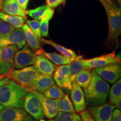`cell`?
<instances>
[{
    "label": "cell",
    "instance_id": "obj_1",
    "mask_svg": "<svg viewBox=\"0 0 121 121\" xmlns=\"http://www.w3.org/2000/svg\"><path fill=\"white\" fill-rule=\"evenodd\" d=\"M105 9L108 21V35L106 44L115 45L118 43L121 32V10L113 0H98Z\"/></svg>",
    "mask_w": 121,
    "mask_h": 121
},
{
    "label": "cell",
    "instance_id": "obj_2",
    "mask_svg": "<svg viewBox=\"0 0 121 121\" xmlns=\"http://www.w3.org/2000/svg\"><path fill=\"white\" fill-rule=\"evenodd\" d=\"M110 86L94 71H92V79L89 85L84 89L87 103L92 107L104 104L108 98Z\"/></svg>",
    "mask_w": 121,
    "mask_h": 121
},
{
    "label": "cell",
    "instance_id": "obj_3",
    "mask_svg": "<svg viewBox=\"0 0 121 121\" xmlns=\"http://www.w3.org/2000/svg\"><path fill=\"white\" fill-rule=\"evenodd\" d=\"M26 91L20 85L10 80L0 87V104L4 107L22 108Z\"/></svg>",
    "mask_w": 121,
    "mask_h": 121
},
{
    "label": "cell",
    "instance_id": "obj_4",
    "mask_svg": "<svg viewBox=\"0 0 121 121\" xmlns=\"http://www.w3.org/2000/svg\"><path fill=\"white\" fill-rule=\"evenodd\" d=\"M40 73L37 71L34 66H27L20 69H12L5 76L13 80L26 91L31 90L35 80Z\"/></svg>",
    "mask_w": 121,
    "mask_h": 121
},
{
    "label": "cell",
    "instance_id": "obj_5",
    "mask_svg": "<svg viewBox=\"0 0 121 121\" xmlns=\"http://www.w3.org/2000/svg\"><path fill=\"white\" fill-rule=\"evenodd\" d=\"M23 107L25 111L35 120H40L45 117L40 100L35 95L29 91H26L24 100Z\"/></svg>",
    "mask_w": 121,
    "mask_h": 121
},
{
    "label": "cell",
    "instance_id": "obj_6",
    "mask_svg": "<svg viewBox=\"0 0 121 121\" xmlns=\"http://www.w3.org/2000/svg\"><path fill=\"white\" fill-rule=\"evenodd\" d=\"M103 79L110 84H114L121 75L120 63H112L93 69Z\"/></svg>",
    "mask_w": 121,
    "mask_h": 121
},
{
    "label": "cell",
    "instance_id": "obj_7",
    "mask_svg": "<svg viewBox=\"0 0 121 121\" xmlns=\"http://www.w3.org/2000/svg\"><path fill=\"white\" fill-rule=\"evenodd\" d=\"M0 121H33V119L25 109L6 107L0 112Z\"/></svg>",
    "mask_w": 121,
    "mask_h": 121
},
{
    "label": "cell",
    "instance_id": "obj_8",
    "mask_svg": "<svg viewBox=\"0 0 121 121\" xmlns=\"http://www.w3.org/2000/svg\"><path fill=\"white\" fill-rule=\"evenodd\" d=\"M35 54L28 45L25 44L22 49L17 51L14 57L13 68L20 69L34 64Z\"/></svg>",
    "mask_w": 121,
    "mask_h": 121
},
{
    "label": "cell",
    "instance_id": "obj_9",
    "mask_svg": "<svg viewBox=\"0 0 121 121\" xmlns=\"http://www.w3.org/2000/svg\"><path fill=\"white\" fill-rule=\"evenodd\" d=\"M28 91L35 95L40 100L45 117L49 119H53L56 117L59 112L58 102L60 100L49 99L37 91L29 90Z\"/></svg>",
    "mask_w": 121,
    "mask_h": 121
},
{
    "label": "cell",
    "instance_id": "obj_10",
    "mask_svg": "<svg viewBox=\"0 0 121 121\" xmlns=\"http://www.w3.org/2000/svg\"><path fill=\"white\" fill-rule=\"evenodd\" d=\"M83 63L85 67L90 69L112 63H121V60L115 55V52H113L91 59H83Z\"/></svg>",
    "mask_w": 121,
    "mask_h": 121
},
{
    "label": "cell",
    "instance_id": "obj_11",
    "mask_svg": "<svg viewBox=\"0 0 121 121\" xmlns=\"http://www.w3.org/2000/svg\"><path fill=\"white\" fill-rule=\"evenodd\" d=\"M116 106L109 104L90 107L88 111L95 121H112V113Z\"/></svg>",
    "mask_w": 121,
    "mask_h": 121
},
{
    "label": "cell",
    "instance_id": "obj_12",
    "mask_svg": "<svg viewBox=\"0 0 121 121\" xmlns=\"http://www.w3.org/2000/svg\"><path fill=\"white\" fill-rule=\"evenodd\" d=\"M69 65H60L56 67L53 73V80L60 88L71 90L72 84L69 79Z\"/></svg>",
    "mask_w": 121,
    "mask_h": 121
},
{
    "label": "cell",
    "instance_id": "obj_13",
    "mask_svg": "<svg viewBox=\"0 0 121 121\" xmlns=\"http://www.w3.org/2000/svg\"><path fill=\"white\" fill-rule=\"evenodd\" d=\"M15 44L21 49L26 44L25 33L22 28H15L11 33L2 38H0V47Z\"/></svg>",
    "mask_w": 121,
    "mask_h": 121
},
{
    "label": "cell",
    "instance_id": "obj_14",
    "mask_svg": "<svg viewBox=\"0 0 121 121\" xmlns=\"http://www.w3.org/2000/svg\"><path fill=\"white\" fill-rule=\"evenodd\" d=\"M33 65L38 73L47 76H52L57 67L56 65L42 54L35 55Z\"/></svg>",
    "mask_w": 121,
    "mask_h": 121
},
{
    "label": "cell",
    "instance_id": "obj_15",
    "mask_svg": "<svg viewBox=\"0 0 121 121\" xmlns=\"http://www.w3.org/2000/svg\"><path fill=\"white\" fill-rule=\"evenodd\" d=\"M71 96L72 102L75 107V110L78 113H79L86 108L85 96L81 86L74 82L72 84L71 89Z\"/></svg>",
    "mask_w": 121,
    "mask_h": 121
},
{
    "label": "cell",
    "instance_id": "obj_16",
    "mask_svg": "<svg viewBox=\"0 0 121 121\" xmlns=\"http://www.w3.org/2000/svg\"><path fill=\"white\" fill-rule=\"evenodd\" d=\"M54 84L55 82L51 76L40 74L35 80L31 90H35L40 93H43Z\"/></svg>",
    "mask_w": 121,
    "mask_h": 121
},
{
    "label": "cell",
    "instance_id": "obj_17",
    "mask_svg": "<svg viewBox=\"0 0 121 121\" xmlns=\"http://www.w3.org/2000/svg\"><path fill=\"white\" fill-rule=\"evenodd\" d=\"M2 9L6 14L26 17V11L21 9L16 0H4Z\"/></svg>",
    "mask_w": 121,
    "mask_h": 121
},
{
    "label": "cell",
    "instance_id": "obj_18",
    "mask_svg": "<svg viewBox=\"0 0 121 121\" xmlns=\"http://www.w3.org/2000/svg\"><path fill=\"white\" fill-rule=\"evenodd\" d=\"M35 54H42L47 57L48 60H51L52 62L56 65H69L71 62V60L68 57L62 55L61 54H58L57 53H48L45 52L42 48H39L37 51H35Z\"/></svg>",
    "mask_w": 121,
    "mask_h": 121
},
{
    "label": "cell",
    "instance_id": "obj_19",
    "mask_svg": "<svg viewBox=\"0 0 121 121\" xmlns=\"http://www.w3.org/2000/svg\"><path fill=\"white\" fill-rule=\"evenodd\" d=\"M18 49L17 45L15 44L0 47V59L3 61L13 65L14 57Z\"/></svg>",
    "mask_w": 121,
    "mask_h": 121
},
{
    "label": "cell",
    "instance_id": "obj_20",
    "mask_svg": "<svg viewBox=\"0 0 121 121\" xmlns=\"http://www.w3.org/2000/svg\"><path fill=\"white\" fill-rule=\"evenodd\" d=\"M69 79L72 84L75 82L76 75L84 69H87L83 63V58L81 56H77L75 60L69 63Z\"/></svg>",
    "mask_w": 121,
    "mask_h": 121
},
{
    "label": "cell",
    "instance_id": "obj_21",
    "mask_svg": "<svg viewBox=\"0 0 121 121\" xmlns=\"http://www.w3.org/2000/svg\"><path fill=\"white\" fill-rule=\"evenodd\" d=\"M24 33H25L26 42L29 47L33 51H37L40 48V42L38 39L33 31H31L29 26L27 24H24L22 27Z\"/></svg>",
    "mask_w": 121,
    "mask_h": 121
},
{
    "label": "cell",
    "instance_id": "obj_22",
    "mask_svg": "<svg viewBox=\"0 0 121 121\" xmlns=\"http://www.w3.org/2000/svg\"><path fill=\"white\" fill-rule=\"evenodd\" d=\"M40 43H42L43 44H48L51 45L53 47L55 48L60 53V54L64 56L68 57V58L70 59L71 61L73 60L76 58V53L74 52L73 50L64 47L56 43V42H54L52 40L41 39Z\"/></svg>",
    "mask_w": 121,
    "mask_h": 121
},
{
    "label": "cell",
    "instance_id": "obj_23",
    "mask_svg": "<svg viewBox=\"0 0 121 121\" xmlns=\"http://www.w3.org/2000/svg\"><path fill=\"white\" fill-rule=\"evenodd\" d=\"M0 19L7 22L15 28H22L25 24L26 17L20 16H14L0 12Z\"/></svg>",
    "mask_w": 121,
    "mask_h": 121
},
{
    "label": "cell",
    "instance_id": "obj_24",
    "mask_svg": "<svg viewBox=\"0 0 121 121\" xmlns=\"http://www.w3.org/2000/svg\"><path fill=\"white\" fill-rule=\"evenodd\" d=\"M54 13V9L48 8L47 11L44 15V16L40 20L39 22L40 24V31H41V35L43 37H48V32H49V21L52 19Z\"/></svg>",
    "mask_w": 121,
    "mask_h": 121
},
{
    "label": "cell",
    "instance_id": "obj_25",
    "mask_svg": "<svg viewBox=\"0 0 121 121\" xmlns=\"http://www.w3.org/2000/svg\"><path fill=\"white\" fill-rule=\"evenodd\" d=\"M92 79V72L90 69H84L76 76L75 82L83 88H86L90 85Z\"/></svg>",
    "mask_w": 121,
    "mask_h": 121
},
{
    "label": "cell",
    "instance_id": "obj_26",
    "mask_svg": "<svg viewBox=\"0 0 121 121\" xmlns=\"http://www.w3.org/2000/svg\"><path fill=\"white\" fill-rule=\"evenodd\" d=\"M121 101V80H118L110 90L109 102L112 105H115Z\"/></svg>",
    "mask_w": 121,
    "mask_h": 121
},
{
    "label": "cell",
    "instance_id": "obj_27",
    "mask_svg": "<svg viewBox=\"0 0 121 121\" xmlns=\"http://www.w3.org/2000/svg\"><path fill=\"white\" fill-rule=\"evenodd\" d=\"M43 93L45 97L52 99L60 100L65 95L61 88L54 84L45 90Z\"/></svg>",
    "mask_w": 121,
    "mask_h": 121
},
{
    "label": "cell",
    "instance_id": "obj_28",
    "mask_svg": "<svg viewBox=\"0 0 121 121\" xmlns=\"http://www.w3.org/2000/svg\"><path fill=\"white\" fill-rule=\"evenodd\" d=\"M58 110L59 112H63L75 113L73 104L67 95H65L62 99L59 100Z\"/></svg>",
    "mask_w": 121,
    "mask_h": 121
},
{
    "label": "cell",
    "instance_id": "obj_29",
    "mask_svg": "<svg viewBox=\"0 0 121 121\" xmlns=\"http://www.w3.org/2000/svg\"><path fill=\"white\" fill-rule=\"evenodd\" d=\"M48 9L47 5H42L35 9L27 10L26 13L33 19L39 21L47 11Z\"/></svg>",
    "mask_w": 121,
    "mask_h": 121
},
{
    "label": "cell",
    "instance_id": "obj_30",
    "mask_svg": "<svg viewBox=\"0 0 121 121\" xmlns=\"http://www.w3.org/2000/svg\"><path fill=\"white\" fill-rule=\"evenodd\" d=\"M27 24L29 28H30L33 33L35 35L38 39L39 41H41L42 35H41V31H40V24L38 20H26Z\"/></svg>",
    "mask_w": 121,
    "mask_h": 121
},
{
    "label": "cell",
    "instance_id": "obj_31",
    "mask_svg": "<svg viewBox=\"0 0 121 121\" xmlns=\"http://www.w3.org/2000/svg\"><path fill=\"white\" fill-rule=\"evenodd\" d=\"M15 29L14 27L11 25L4 21L0 20V38L6 37Z\"/></svg>",
    "mask_w": 121,
    "mask_h": 121
},
{
    "label": "cell",
    "instance_id": "obj_32",
    "mask_svg": "<svg viewBox=\"0 0 121 121\" xmlns=\"http://www.w3.org/2000/svg\"><path fill=\"white\" fill-rule=\"evenodd\" d=\"M72 119L73 113L58 112L53 120L54 121H72Z\"/></svg>",
    "mask_w": 121,
    "mask_h": 121
},
{
    "label": "cell",
    "instance_id": "obj_33",
    "mask_svg": "<svg viewBox=\"0 0 121 121\" xmlns=\"http://www.w3.org/2000/svg\"><path fill=\"white\" fill-rule=\"evenodd\" d=\"M13 69V65L3 61L0 59V75H5Z\"/></svg>",
    "mask_w": 121,
    "mask_h": 121
},
{
    "label": "cell",
    "instance_id": "obj_34",
    "mask_svg": "<svg viewBox=\"0 0 121 121\" xmlns=\"http://www.w3.org/2000/svg\"><path fill=\"white\" fill-rule=\"evenodd\" d=\"M66 0H46V5L49 9H54L64 3Z\"/></svg>",
    "mask_w": 121,
    "mask_h": 121
},
{
    "label": "cell",
    "instance_id": "obj_35",
    "mask_svg": "<svg viewBox=\"0 0 121 121\" xmlns=\"http://www.w3.org/2000/svg\"><path fill=\"white\" fill-rule=\"evenodd\" d=\"M80 117L82 121H95L93 116L87 110H84L80 112Z\"/></svg>",
    "mask_w": 121,
    "mask_h": 121
},
{
    "label": "cell",
    "instance_id": "obj_36",
    "mask_svg": "<svg viewBox=\"0 0 121 121\" xmlns=\"http://www.w3.org/2000/svg\"><path fill=\"white\" fill-rule=\"evenodd\" d=\"M112 121H121V110L118 109H114L112 113Z\"/></svg>",
    "mask_w": 121,
    "mask_h": 121
},
{
    "label": "cell",
    "instance_id": "obj_37",
    "mask_svg": "<svg viewBox=\"0 0 121 121\" xmlns=\"http://www.w3.org/2000/svg\"><path fill=\"white\" fill-rule=\"evenodd\" d=\"M16 1L21 9H22V10H24V11H26V9L28 6L29 0H16Z\"/></svg>",
    "mask_w": 121,
    "mask_h": 121
},
{
    "label": "cell",
    "instance_id": "obj_38",
    "mask_svg": "<svg viewBox=\"0 0 121 121\" xmlns=\"http://www.w3.org/2000/svg\"><path fill=\"white\" fill-rule=\"evenodd\" d=\"M10 80L9 78L5 76V75H0V87L7 84Z\"/></svg>",
    "mask_w": 121,
    "mask_h": 121
},
{
    "label": "cell",
    "instance_id": "obj_39",
    "mask_svg": "<svg viewBox=\"0 0 121 121\" xmlns=\"http://www.w3.org/2000/svg\"><path fill=\"white\" fill-rule=\"evenodd\" d=\"M72 121H81V117H80L79 115L76 114L75 113H73V119Z\"/></svg>",
    "mask_w": 121,
    "mask_h": 121
},
{
    "label": "cell",
    "instance_id": "obj_40",
    "mask_svg": "<svg viewBox=\"0 0 121 121\" xmlns=\"http://www.w3.org/2000/svg\"><path fill=\"white\" fill-rule=\"evenodd\" d=\"M3 2H4V0H0V10L2 8Z\"/></svg>",
    "mask_w": 121,
    "mask_h": 121
},
{
    "label": "cell",
    "instance_id": "obj_41",
    "mask_svg": "<svg viewBox=\"0 0 121 121\" xmlns=\"http://www.w3.org/2000/svg\"><path fill=\"white\" fill-rule=\"evenodd\" d=\"M115 1H117L118 4H121V0H115Z\"/></svg>",
    "mask_w": 121,
    "mask_h": 121
},
{
    "label": "cell",
    "instance_id": "obj_42",
    "mask_svg": "<svg viewBox=\"0 0 121 121\" xmlns=\"http://www.w3.org/2000/svg\"><path fill=\"white\" fill-rule=\"evenodd\" d=\"M4 107H3V106H2V105H1V104H0V112L1 111V110L4 109Z\"/></svg>",
    "mask_w": 121,
    "mask_h": 121
},
{
    "label": "cell",
    "instance_id": "obj_43",
    "mask_svg": "<svg viewBox=\"0 0 121 121\" xmlns=\"http://www.w3.org/2000/svg\"><path fill=\"white\" fill-rule=\"evenodd\" d=\"M39 121H46L44 120V119H40V120H39Z\"/></svg>",
    "mask_w": 121,
    "mask_h": 121
},
{
    "label": "cell",
    "instance_id": "obj_44",
    "mask_svg": "<svg viewBox=\"0 0 121 121\" xmlns=\"http://www.w3.org/2000/svg\"><path fill=\"white\" fill-rule=\"evenodd\" d=\"M49 121H54V120H53V119H49Z\"/></svg>",
    "mask_w": 121,
    "mask_h": 121
}]
</instances>
